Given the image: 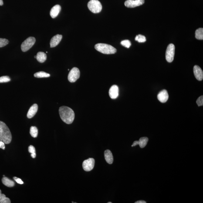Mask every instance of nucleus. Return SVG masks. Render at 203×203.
Returning a JSON list of instances; mask_svg holds the SVG:
<instances>
[{
    "instance_id": "obj_5",
    "label": "nucleus",
    "mask_w": 203,
    "mask_h": 203,
    "mask_svg": "<svg viewBox=\"0 0 203 203\" xmlns=\"http://www.w3.org/2000/svg\"><path fill=\"white\" fill-rule=\"evenodd\" d=\"M36 41L34 37H29L22 43L21 45V49L23 52L27 51L33 46Z\"/></svg>"
},
{
    "instance_id": "obj_27",
    "label": "nucleus",
    "mask_w": 203,
    "mask_h": 203,
    "mask_svg": "<svg viewBox=\"0 0 203 203\" xmlns=\"http://www.w3.org/2000/svg\"><path fill=\"white\" fill-rule=\"evenodd\" d=\"M10 78L8 76H3L0 77V83H5L10 82Z\"/></svg>"
},
{
    "instance_id": "obj_24",
    "label": "nucleus",
    "mask_w": 203,
    "mask_h": 203,
    "mask_svg": "<svg viewBox=\"0 0 203 203\" xmlns=\"http://www.w3.org/2000/svg\"><path fill=\"white\" fill-rule=\"evenodd\" d=\"M28 151L31 154V157L32 158H35L36 157V152L34 147L33 146L30 145L28 147Z\"/></svg>"
},
{
    "instance_id": "obj_31",
    "label": "nucleus",
    "mask_w": 203,
    "mask_h": 203,
    "mask_svg": "<svg viewBox=\"0 0 203 203\" xmlns=\"http://www.w3.org/2000/svg\"><path fill=\"white\" fill-rule=\"evenodd\" d=\"M0 148L5 150V143L0 139Z\"/></svg>"
},
{
    "instance_id": "obj_21",
    "label": "nucleus",
    "mask_w": 203,
    "mask_h": 203,
    "mask_svg": "<svg viewBox=\"0 0 203 203\" xmlns=\"http://www.w3.org/2000/svg\"><path fill=\"white\" fill-rule=\"evenodd\" d=\"M34 76L37 78H48L50 76V75L46 72L41 71L35 73L34 74Z\"/></svg>"
},
{
    "instance_id": "obj_8",
    "label": "nucleus",
    "mask_w": 203,
    "mask_h": 203,
    "mask_svg": "<svg viewBox=\"0 0 203 203\" xmlns=\"http://www.w3.org/2000/svg\"><path fill=\"white\" fill-rule=\"evenodd\" d=\"M95 160L93 158H89L84 160L82 163L84 170L86 171H91L94 167Z\"/></svg>"
},
{
    "instance_id": "obj_36",
    "label": "nucleus",
    "mask_w": 203,
    "mask_h": 203,
    "mask_svg": "<svg viewBox=\"0 0 203 203\" xmlns=\"http://www.w3.org/2000/svg\"><path fill=\"white\" fill-rule=\"evenodd\" d=\"M34 58H35V59H36V56H35Z\"/></svg>"
},
{
    "instance_id": "obj_10",
    "label": "nucleus",
    "mask_w": 203,
    "mask_h": 203,
    "mask_svg": "<svg viewBox=\"0 0 203 203\" xmlns=\"http://www.w3.org/2000/svg\"><path fill=\"white\" fill-rule=\"evenodd\" d=\"M119 89L117 85H113L109 90V96L112 99H116L119 96Z\"/></svg>"
},
{
    "instance_id": "obj_15",
    "label": "nucleus",
    "mask_w": 203,
    "mask_h": 203,
    "mask_svg": "<svg viewBox=\"0 0 203 203\" xmlns=\"http://www.w3.org/2000/svg\"><path fill=\"white\" fill-rule=\"evenodd\" d=\"M61 10V7L59 5H56L52 8L50 11V15L52 18H56Z\"/></svg>"
},
{
    "instance_id": "obj_16",
    "label": "nucleus",
    "mask_w": 203,
    "mask_h": 203,
    "mask_svg": "<svg viewBox=\"0 0 203 203\" xmlns=\"http://www.w3.org/2000/svg\"><path fill=\"white\" fill-rule=\"evenodd\" d=\"M105 160L106 162L109 164H112L113 162V157L111 151L109 150H106L104 152Z\"/></svg>"
},
{
    "instance_id": "obj_3",
    "label": "nucleus",
    "mask_w": 203,
    "mask_h": 203,
    "mask_svg": "<svg viewBox=\"0 0 203 203\" xmlns=\"http://www.w3.org/2000/svg\"><path fill=\"white\" fill-rule=\"evenodd\" d=\"M95 47L98 51L105 54H113L117 52L115 48L108 44L98 43L95 45Z\"/></svg>"
},
{
    "instance_id": "obj_26",
    "label": "nucleus",
    "mask_w": 203,
    "mask_h": 203,
    "mask_svg": "<svg viewBox=\"0 0 203 203\" xmlns=\"http://www.w3.org/2000/svg\"><path fill=\"white\" fill-rule=\"evenodd\" d=\"M9 42V41L7 39L0 38V48L6 46Z\"/></svg>"
},
{
    "instance_id": "obj_9",
    "label": "nucleus",
    "mask_w": 203,
    "mask_h": 203,
    "mask_svg": "<svg viewBox=\"0 0 203 203\" xmlns=\"http://www.w3.org/2000/svg\"><path fill=\"white\" fill-rule=\"evenodd\" d=\"M144 3V0H127L125 5L128 8H133L142 5Z\"/></svg>"
},
{
    "instance_id": "obj_33",
    "label": "nucleus",
    "mask_w": 203,
    "mask_h": 203,
    "mask_svg": "<svg viewBox=\"0 0 203 203\" xmlns=\"http://www.w3.org/2000/svg\"><path fill=\"white\" fill-rule=\"evenodd\" d=\"M147 202H146V201H143V200H140V201H137V202H135V203H146Z\"/></svg>"
},
{
    "instance_id": "obj_30",
    "label": "nucleus",
    "mask_w": 203,
    "mask_h": 203,
    "mask_svg": "<svg viewBox=\"0 0 203 203\" xmlns=\"http://www.w3.org/2000/svg\"><path fill=\"white\" fill-rule=\"evenodd\" d=\"M13 179L17 183H18V184H23V181L21 179L18 178L16 177H14Z\"/></svg>"
},
{
    "instance_id": "obj_20",
    "label": "nucleus",
    "mask_w": 203,
    "mask_h": 203,
    "mask_svg": "<svg viewBox=\"0 0 203 203\" xmlns=\"http://www.w3.org/2000/svg\"><path fill=\"white\" fill-rule=\"evenodd\" d=\"M195 37L197 39L202 40L203 39V29L202 28H199L196 30Z\"/></svg>"
},
{
    "instance_id": "obj_18",
    "label": "nucleus",
    "mask_w": 203,
    "mask_h": 203,
    "mask_svg": "<svg viewBox=\"0 0 203 203\" xmlns=\"http://www.w3.org/2000/svg\"><path fill=\"white\" fill-rule=\"evenodd\" d=\"M36 59L39 62L43 63L46 61L47 59L46 54L43 52H39L37 53Z\"/></svg>"
},
{
    "instance_id": "obj_28",
    "label": "nucleus",
    "mask_w": 203,
    "mask_h": 203,
    "mask_svg": "<svg viewBox=\"0 0 203 203\" xmlns=\"http://www.w3.org/2000/svg\"><path fill=\"white\" fill-rule=\"evenodd\" d=\"M121 44L123 46L128 48H130L131 45V42L129 40L122 41L121 42Z\"/></svg>"
},
{
    "instance_id": "obj_35",
    "label": "nucleus",
    "mask_w": 203,
    "mask_h": 203,
    "mask_svg": "<svg viewBox=\"0 0 203 203\" xmlns=\"http://www.w3.org/2000/svg\"><path fill=\"white\" fill-rule=\"evenodd\" d=\"M1 193H2V191H1V189H0V194H1Z\"/></svg>"
},
{
    "instance_id": "obj_6",
    "label": "nucleus",
    "mask_w": 203,
    "mask_h": 203,
    "mask_svg": "<svg viewBox=\"0 0 203 203\" xmlns=\"http://www.w3.org/2000/svg\"><path fill=\"white\" fill-rule=\"evenodd\" d=\"M174 53H175V46L174 44H170L167 47L166 53V59L167 62H172L174 60Z\"/></svg>"
},
{
    "instance_id": "obj_17",
    "label": "nucleus",
    "mask_w": 203,
    "mask_h": 203,
    "mask_svg": "<svg viewBox=\"0 0 203 203\" xmlns=\"http://www.w3.org/2000/svg\"><path fill=\"white\" fill-rule=\"evenodd\" d=\"M2 181L4 185L8 187H12L15 185V183L13 181L6 177H3Z\"/></svg>"
},
{
    "instance_id": "obj_2",
    "label": "nucleus",
    "mask_w": 203,
    "mask_h": 203,
    "mask_svg": "<svg viewBox=\"0 0 203 203\" xmlns=\"http://www.w3.org/2000/svg\"><path fill=\"white\" fill-rule=\"evenodd\" d=\"M0 139L5 144H8L12 140V135L7 125L4 122L0 121Z\"/></svg>"
},
{
    "instance_id": "obj_22",
    "label": "nucleus",
    "mask_w": 203,
    "mask_h": 203,
    "mask_svg": "<svg viewBox=\"0 0 203 203\" xmlns=\"http://www.w3.org/2000/svg\"><path fill=\"white\" fill-rule=\"evenodd\" d=\"M30 134L31 136L34 138H36L37 137L38 130L37 128L35 126H31L30 130Z\"/></svg>"
},
{
    "instance_id": "obj_4",
    "label": "nucleus",
    "mask_w": 203,
    "mask_h": 203,
    "mask_svg": "<svg viewBox=\"0 0 203 203\" xmlns=\"http://www.w3.org/2000/svg\"><path fill=\"white\" fill-rule=\"evenodd\" d=\"M88 7L94 13H98L101 12L102 5L98 0H90L88 3Z\"/></svg>"
},
{
    "instance_id": "obj_14",
    "label": "nucleus",
    "mask_w": 203,
    "mask_h": 203,
    "mask_svg": "<svg viewBox=\"0 0 203 203\" xmlns=\"http://www.w3.org/2000/svg\"><path fill=\"white\" fill-rule=\"evenodd\" d=\"M38 110V105L34 104L31 106L28 112L27 116L29 119H31L36 114Z\"/></svg>"
},
{
    "instance_id": "obj_37",
    "label": "nucleus",
    "mask_w": 203,
    "mask_h": 203,
    "mask_svg": "<svg viewBox=\"0 0 203 203\" xmlns=\"http://www.w3.org/2000/svg\"><path fill=\"white\" fill-rule=\"evenodd\" d=\"M108 203H112V202H108Z\"/></svg>"
},
{
    "instance_id": "obj_13",
    "label": "nucleus",
    "mask_w": 203,
    "mask_h": 203,
    "mask_svg": "<svg viewBox=\"0 0 203 203\" xmlns=\"http://www.w3.org/2000/svg\"><path fill=\"white\" fill-rule=\"evenodd\" d=\"M62 35L57 34L53 36L51 39L50 42L51 48L55 47L57 46L62 40Z\"/></svg>"
},
{
    "instance_id": "obj_34",
    "label": "nucleus",
    "mask_w": 203,
    "mask_h": 203,
    "mask_svg": "<svg viewBox=\"0 0 203 203\" xmlns=\"http://www.w3.org/2000/svg\"><path fill=\"white\" fill-rule=\"evenodd\" d=\"M3 1L2 0H0V5L2 6L3 5Z\"/></svg>"
},
{
    "instance_id": "obj_23",
    "label": "nucleus",
    "mask_w": 203,
    "mask_h": 203,
    "mask_svg": "<svg viewBox=\"0 0 203 203\" xmlns=\"http://www.w3.org/2000/svg\"><path fill=\"white\" fill-rule=\"evenodd\" d=\"M11 202L10 199L6 197L4 194H0V203H11Z\"/></svg>"
},
{
    "instance_id": "obj_7",
    "label": "nucleus",
    "mask_w": 203,
    "mask_h": 203,
    "mask_svg": "<svg viewBox=\"0 0 203 203\" xmlns=\"http://www.w3.org/2000/svg\"><path fill=\"white\" fill-rule=\"evenodd\" d=\"M80 72L77 67H73L70 71L68 76L69 81L72 83L76 81L80 77Z\"/></svg>"
},
{
    "instance_id": "obj_1",
    "label": "nucleus",
    "mask_w": 203,
    "mask_h": 203,
    "mask_svg": "<svg viewBox=\"0 0 203 203\" xmlns=\"http://www.w3.org/2000/svg\"><path fill=\"white\" fill-rule=\"evenodd\" d=\"M59 115L62 121L66 124H70L73 123L75 119V113L70 108L66 106H62L59 108Z\"/></svg>"
},
{
    "instance_id": "obj_12",
    "label": "nucleus",
    "mask_w": 203,
    "mask_h": 203,
    "mask_svg": "<svg viewBox=\"0 0 203 203\" xmlns=\"http://www.w3.org/2000/svg\"><path fill=\"white\" fill-rule=\"evenodd\" d=\"M169 95L167 91L163 90L161 91L158 95L157 97L158 100L161 103H165L169 99Z\"/></svg>"
},
{
    "instance_id": "obj_19",
    "label": "nucleus",
    "mask_w": 203,
    "mask_h": 203,
    "mask_svg": "<svg viewBox=\"0 0 203 203\" xmlns=\"http://www.w3.org/2000/svg\"><path fill=\"white\" fill-rule=\"evenodd\" d=\"M149 139L147 137H141L139 139V145L140 148H143L147 146L148 142Z\"/></svg>"
},
{
    "instance_id": "obj_29",
    "label": "nucleus",
    "mask_w": 203,
    "mask_h": 203,
    "mask_svg": "<svg viewBox=\"0 0 203 203\" xmlns=\"http://www.w3.org/2000/svg\"><path fill=\"white\" fill-rule=\"evenodd\" d=\"M197 104L198 106H202L203 105V96H201L198 98L196 101Z\"/></svg>"
},
{
    "instance_id": "obj_25",
    "label": "nucleus",
    "mask_w": 203,
    "mask_h": 203,
    "mask_svg": "<svg viewBox=\"0 0 203 203\" xmlns=\"http://www.w3.org/2000/svg\"><path fill=\"white\" fill-rule=\"evenodd\" d=\"M135 40L139 43H144L147 40V39L144 35L139 34L136 36Z\"/></svg>"
},
{
    "instance_id": "obj_32",
    "label": "nucleus",
    "mask_w": 203,
    "mask_h": 203,
    "mask_svg": "<svg viewBox=\"0 0 203 203\" xmlns=\"http://www.w3.org/2000/svg\"><path fill=\"white\" fill-rule=\"evenodd\" d=\"M138 145H139V141H134V143H133V144L132 145L131 147H136V146Z\"/></svg>"
},
{
    "instance_id": "obj_11",
    "label": "nucleus",
    "mask_w": 203,
    "mask_h": 203,
    "mask_svg": "<svg viewBox=\"0 0 203 203\" xmlns=\"http://www.w3.org/2000/svg\"><path fill=\"white\" fill-rule=\"evenodd\" d=\"M193 72L196 79L198 81H201L203 79V72L199 66L195 65L194 67Z\"/></svg>"
}]
</instances>
